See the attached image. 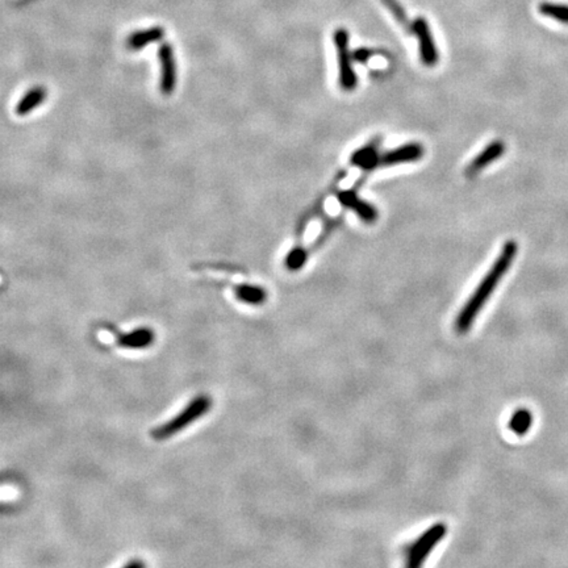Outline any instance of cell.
Listing matches in <instances>:
<instances>
[{"label":"cell","mask_w":568,"mask_h":568,"mask_svg":"<svg viewBox=\"0 0 568 568\" xmlns=\"http://www.w3.org/2000/svg\"><path fill=\"white\" fill-rule=\"evenodd\" d=\"M517 246L516 241H508L505 245L503 246L498 259L493 262L490 272L483 278L479 286L473 291L471 297L467 300L462 311L455 320V329L459 333H467L470 331L472 323L476 320L483 306L488 301L492 292L498 287L500 280L504 278L508 270L510 269L513 259L516 258Z\"/></svg>","instance_id":"1"},{"label":"cell","mask_w":568,"mask_h":568,"mask_svg":"<svg viewBox=\"0 0 568 568\" xmlns=\"http://www.w3.org/2000/svg\"><path fill=\"white\" fill-rule=\"evenodd\" d=\"M212 407V399L207 395H199L193 402H188L181 413H178L173 419L166 421L165 424L159 425L157 428L150 432V437L156 441H165L168 438L174 437L175 434L181 433L183 429L190 427L198 419L203 417Z\"/></svg>","instance_id":"2"},{"label":"cell","mask_w":568,"mask_h":568,"mask_svg":"<svg viewBox=\"0 0 568 568\" xmlns=\"http://www.w3.org/2000/svg\"><path fill=\"white\" fill-rule=\"evenodd\" d=\"M447 526L444 523H438L429 527L425 533L420 535L407 550V566L420 567L428 558L429 554L434 550L438 543L445 538Z\"/></svg>","instance_id":"3"},{"label":"cell","mask_w":568,"mask_h":568,"mask_svg":"<svg viewBox=\"0 0 568 568\" xmlns=\"http://www.w3.org/2000/svg\"><path fill=\"white\" fill-rule=\"evenodd\" d=\"M333 43L337 50L340 85L343 90L351 91L357 86V75L353 69V54L349 49V33L343 28L336 29L333 33Z\"/></svg>","instance_id":"4"},{"label":"cell","mask_w":568,"mask_h":568,"mask_svg":"<svg viewBox=\"0 0 568 568\" xmlns=\"http://www.w3.org/2000/svg\"><path fill=\"white\" fill-rule=\"evenodd\" d=\"M412 33L417 36L419 38V48H420V57L424 65L427 66H436L438 62V50L434 37L429 28L427 18H417L412 23Z\"/></svg>","instance_id":"5"},{"label":"cell","mask_w":568,"mask_h":568,"mask_svg":"<svg viewBox=\"0 0 568 568\" xmlns=\"http://www.w3.org/2000/svg\"><path fill=\"white\" fill-rule=\"evenodd\" d=\"M158 58L161 62V91L164 95H171L176 86V66L173 46L162 44L158 50Z\"/></svg>","instance_id":"6"},{"label":"cell","mask_w":568,"mask_h":568,"mask_svg":"<svg viewBox=\"0 0 568 568\" xmlns=\"http://www.w3.org/2000/svg\"><path fill=\"white\" fill-rule=\"evenodd\" d=\"M107 329L114 336L116 345L123 349H145L154 341V333L149 328H140L128 333L120 332L112 326H107Z\"/></svg>","instance_id":"7"},{"label":"cell","mask_w":568,"mask_h":568,"mask_svg":"<svg viewBox=\"0 0 568 568\" xmlns=\"http://www.w3.org/2000/svg\"><path fill=\"white\" fill-rule=\"evenodd\" d=\"M424 156V146L417 142H409L402 146H397L385 154H380L379 167L394 166L399 164L416 162Z\"/></svg>","instance_id":"8"},{"label":"cell","mask_w":568,"mask_h":568,"mask_svg":"<svg viewBox=\"0 0 568 568\" xmlns=\"http://www.w3.org/2000/svg\"><path fill=\"white\" fill-rule=\"evenodd\" d=\"M505 150L507 148H505L504 142H501V141L491 142L490 145H487V148L483 149L481 153L472 159L470 165L466 168V175L475 176V175L479 174L481 170H484L492 162L498 161V158L505 153Z\"/></svg>","instance_id":"9"},{"label":"cell","mask_w":568,"mask_h":568,"mask_svg":"<svg viewBox=\"0 0 568 568\" xmlns=\"http://www.w3.org/2000/svg\"><path fill=\"white\" fill-rule=\"evenodd\" d=\"M338 200L346 208L354 210L359 218L366 223H374L377 219V212L375 208L368 201L360 199L354 191L350 190L342 191L338 193Z\"/></svg>","instance_id":"10"},{"label":"cell","mask_w":568,"mask_h":568,"mask_svg":"<svg viewBox=\"0 0 568 568\" xmlns=\"http://www.w3.org/2000/svg\"><path fill=\"white\" fill-rule=\"evenodd\" d=\"M230 289H233L237 300L249 306H259L267 300V291L257 284H250V283H241L233 286L230 284Z\"/></svg>","instance_id":"11"},{"label":"cell","mask_w":568,"mask_h":568,"mask_svg":"<svg viewBox=\"0 0 568 568\" xmlns=\"http://www.w3.org/2000/svg\"><path fill=\"white\" fill-rule=\"evenodd\" d=\"M165 36V29L161 26H153L149 28L145 31H140V32H134L128 37V46L131 48L132 50H139L145 48L146 45L153 44L161 41Z\"/></svg>","instance_id":"12"},{"label":"cell","mask_w":568,"mask_h":568,"mask_svg":"<svg viewBox=\"0 0 568 568\" xmlns=\"http://www.w3.org/2000/svg\"><path fill=\"white\" fill-rule=\"evenodd\" d=\"M46 94H48L46 90L41 86L31 88L26 95L18 100L16 109H15L16 114L18 116H26V114H31L38 105L44 103Z\"/></svg>","instance_id":"13"},{"label":"cell","mask_w":568,"mask_h":568,"mask_svg":"<svg viewBox=\"0 0 568 568\" xmlns=\"http://www.w3.org/2000/svg\"><path fill=\"white\" fill-rule=\"evenodd\" d=\"M379 158L377 149L374 145H368L365 148L359 149L351 156V165L360 167L363 170H373L379 167Z\"/></svg>","instance_id":"14"},{"label":"cell","mask_w":568,"mask_h":568,"mask_svg":"<svg viewBox=\"0 0 568 568\" xmlns=\"http://www.w3.org/2000/svg\"><path fill=\"white\" fill-rule=\"evenodd\" d=\"M532 425H533V413L526 408L517 409L509 420V429L520 437L527 434Z\"/></svg>","instance_id":"15"},{"label":"cell","mask_w":568,"mask_h":568,"mask_svg":"<svg viewBox=\"0 0 568 568\" xmlns=\"http://www.w3.org/2000/svg\"><path fill=\"white\" fill-rule=\"evenodd\" d=\"M540 14L546 18H552L558 23L568 26V6L567 4H559V3H551V1H542L538 6Z\"/></svg>","instance_id":"16"},{"label":"cell","mask_w":568,"mask_h":568,"mask_svg":"<svg viewBox=\"0 0 568 568\" xmlns=\"http://www.w3.org/2000/svg\"><path fill=\"white\" fill-rule=\"evenodd\" d=\"M306 261H308V252L303 246L297 245L289 250L284 259V264L289 272H297L304 267Z\"/></svg>","instance_id":"17"},{"label":"cell","mask_w":568,"mask_h":568,"mask_svg":"<svg viewBox=\"0 0 568 568\" xmlns=\"http://www.w3.org/2000/svg\"><path fill=\"white\" fill-rule=\"evenodd\" d=\"M385 9L391 12V15L396 18V21L404 26L409 33H412L411 21L407 18L405 9H402V4L397 0H380Z\"/></svg>","instance_id":"18"},{"label":"cell","mask_w":568,"mask_h":568,"mask_svg":"<svg viewBox=\"0 0 568 568\" xmlns=\"http://www.w3.org/2000/svg\"><path fill=\"white\" fill-rule=\"evenodd\" d=\"M371 55H373V52H371V50H368V49H359L357 52H354L353 58H354L355 61L363 63V62L368 61Z\"/></svg>","instance_id":"19"}]
</instances>
